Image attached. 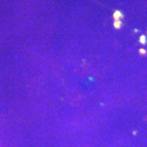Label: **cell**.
Listing matches in <instances>:
<instances>
[{"label":"cell","mask_w":147,"mask_h":147,"mask_svg":"<svg viewBox=\"0 0 147 147\" xmlns=\"http://www.w3.org/2000/svg\"><path fill=\"white\" fill-rule=\"evenodd\" d=\"M114 16H115V21H119V17H123V15L121 14V12H119V11H115V14H114Z\"/></svg>","instance_id":"obj_1"},{"label":"cell","mask_w":147,"mask_h":147,"mask_svg":"<svg viewBox=\"0 0 147 147\" xmlns=\"http://www.w3.org/2000/svg\"><path fill=\"white\" fill-rule=\"evenodd\" d=\"M121 25H122V23H121L120 20H119V21H115V28L119 29L121 26Z\"/></svg>","instance_id":"obj_2"},{"label":"cell","mask_w":147,"mask_h":147,"mask_svg":"<svg viewBox=\"0 0 147 147\" xmlns=\"http://www.w3.org/2000/svg\"><path fill=\"white\" fill-rule=\"evenodd\" d=\"M140 42H142V44H146V36L145 35H142L140 38Z\"/></svg>","instance_id":"obj_3"},{"label":"cell","mask_w":147,"mask_h":147,"mask_svg":"<svg viewBox=\"0 0 147 147\" xmlns=\"http://www.w3.org/2000/svg\"><path fill=\"white\" fill-rule=\"evenodd\" d=\"M140 53H141V54H146V50H144V49H140Z\"/></svg>","instance_id":"obj_4"}]
</instances>
